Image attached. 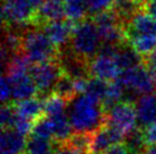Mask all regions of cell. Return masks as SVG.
I'll return each instance as SVG.
<instances>
[{
  "instance_id": "6da1fadb",
  "label": "cell",
  "mask_w": 156,
  "mask_h": 154,
  "mask_svg": "<svg viewBox=\"0 0 156 154\" xmlns=\"http://www.w3.org/2000/svg\"><path fill=\"white\" fill-rule=\"evenodd\" d=\"M72 102L69 118L75 132L92 133L106 122V113L100 101L84 93Z\"/></svg>"
},
{
  "instance_id": "7a4b0ae2",
  "label": "cell",
  "mask_w": 156,
  "mask_h": 154,
  "mask_svg": "<svg viewBox=\"0 0 156 154\" xmlns=\"http://www.w3.org/2000/svg\"><path fill=\"white\" fill-rule=\"evenodd\" d=\"M22 52L31 64H40L50 60H58L61 52L42 28L34 27L22 33Z\"/></svg>"
},
{
  "instance_id": "3957f363",
  "label": "cell",
  "mask_w": 156,
  "mask_h": 154,
  "mask_svg": "<svg viewBox=\"0 0 156 154\" xmlns=\"http://www.w3.org/2000/svg\"><path fill=\"white\" fill-rule=\"evenodd\" d=\"M71 51L90 62L100 51L101 40L92 18L79 22L71 38Z\"/></svg>"
},
{
  "instance_id": "277c9868",
  "label": "cell",
  "mask_w": 156,
  "mask_h": 154,
  "mask_svg": "<svg viewBox=\"0 0 156 154\" xmlns=\"http://www.w3.org/2000/svg\"><path fill=\"white\" fill-rule=\"evenodd\" d=\"M92 21L98 30L101 45H123L126 44L123 23L116 16V14L112 9H107L104 12L92 15Z\"/></svg>"
},
{
  "instance_id": "5b68a950",
  "label": "cell",
  "mask_w": 156,
  "mask_h": 154,
  "mask_svg": "<svg viewBox=\"0 0 156 154\" xmlns=\"http://www.w3.org/2000/svg\"><path fill=\"white\" fill-rule=\"evenodd\" d=\"M2 24L4 28L18 26H33L37 9L30 0H2Z\"/></svg>"
},
{
  "instance_id": "8992f818",
  "label": "cell",
  "mask_w": 156,
  "mask_h": 154,
  "mask_svg": "<svg viewBox=\"0 0 156 154\" xmlns=\"http://www.w3.org/2000/svg\"><path fill=\"white\" fill-rule=\"evenodd\" d=\"M137 120L138 116L136 103H133L131 100L119 101L106 113V124L117 129L124 136L137 128Z\"/></svg>"
},
{
  "instance_id": "52a82bcc",
  "label": "cell",
  "mask_w": 156,
  "mask_h": 154,
  "mask_svg": "<svg viewBox=\"0 0 156 154\" xmlns=\"http://www.w3.org/2000/svg\"><path fill=\"white\" fill-rule=\"evenodd\" d=\"M62 73H63V68L61 66L59 59L44 61L40 64H33L29 72L42 98L51 93L52 89Z\"/></svg>"
},
{
  "instance_id": "ba28073f",
  "label": "cell",
  "mask_w": 156,
  "mask_h": 154,
  "mask_svg": "<svg viewBox=\"0 0 156 154\" xmlns=\"http://www.w3.org/2000/svg\"><path fill=\"white\" fill-rule=\"evenodd\" d=\"M119 79L123 83L126 89L134 92L136 94H151L156 90L155 82L147 67L144 64L123 70L120 74Z\"/></svg>"
},
{
  "instance_id": "9c48e42d",
  "label": "cell",
  "mask_w": 156,
  "mask_h": 154,
  "mask_svg": "<svg viewBox=\"0 0 156 154\" xmlns=\"http://www.w3.org/2000/svg\"><path fill=\"white\" fill-rule=\"evenodd\" d=\"M91 77H97L104 81L111 82L119 78L122 69L117 64L115 53H104L99 52L95 58H92L89 62Z\"/></svg>"
},
{
  "instance_id": "30bf717a",
  "label": "cell",
  "mask_w": 156,
  "mask_h": 154,
  "mask_svg": "<svg viewBox=\"0 0 156 154\" xmlns=\"http://www.w3.org/2000/svg\"><path fill=\"white\" fill-rule=\"evenodd\" d=\"M124 138L123 134L105 122L91 133L90 154H105L109 147L124 142Z\"/></svg>"
},
{
  "instance_id": "8fae6325",
  "label": "cell",
  "mask_w": 156,
  "mask_h": 154,
  "mask_svg": "<svg viewBox=\"0 0 156 154\" xmlns=\"http://www.w3.org/2000/svg\"><path fill=\"white\" fill-rule=\"evenodd\" d=\"M76 22L71 19H61V21L50 22L42 27L44 33L48 35L54 45L59 50V52L64 51L66 45L71 42L73 35L74 28L76 26Z\"/></svg>"
},
{
  "instance_id": "7c38bea8",
  "label": "cell",
  "mask_w": 156,
  "mask_h": 154,
  "mask_svg": "<svg viewBox=\"0 0 156 154\" xmlns=\"http://www.w3.org/2000/svg\"><path fill=\"white\" fill-rule=\"evenodd\" d=\"M126 40L140 35H156V19L146 12H139L123 25Z\"/></svg>"
},
{
  "instance_id": "4fadbf2b",
  "label": "cell",
  "mask_w": 156,
  "mask_h": 154,
  "mask_svg": "<svg viewBox=\"0 0 156 154\" xmlns=\"http://www.w3.org/2000/svg\"><path fill=\"white\" fill-rule=\"evenodd\" d=\"M66 16L65 0H44L35 15L33 27L42 28L50 22L61 21Z\"/></svg>"
},
{
  "instance_id": "5bb4252c",
  "label": "cell",
  "mask_w": 156,
  "mask_h": 154,
  "mask_svg": "<svg viewBox=\"0 0 156 154\" xmlns=\"http://www.w3.org/2000/svg\"><path fill=\"white\" fill-rule=\"evenodd\" d=\"M8 77L12 83L14 99L13 101H21V100H25V99L34 98L35 95L39 93V90L35 85L33 78L30 76L29 73Z\"/></svg>"
},
{
  "instance_id": "9a60e30c",
  "label": "cell",
  "mask_w": 156,
  "mask_h": 154,
  "mask_svg": "<svg viewBox=\"0 0 156 154\" xmlns=\"http://www.w3.org/2000/svg\"><path fill=\"white\" fill-rule=\"evenodd\" d=\"M26 138L15 129H2L0 137V154H24Z\"/></svg>"
},
{
  "instance_id": "2e32d148",
  "label": "cell",
  "mask_w": 156,
  "mask_h": 154,
  "mask_svg": "<svg viewBox=\"0 0 156 154\" xmlns=\"http://www.w3.org/2000/svg\"><path fill=\"white\" fill-rule=\"evenodd\" d=\"M138 121L141 127L156 122V94L141 95L136 103Z\"/></svg>"
},
{
  "instance_id": "e0dca14e",
  "label": "cell",
  "mask_w": 156,
  "mask_h": 154,
  "mask_svg": "<svg viewBox=\"0 0 156 154\" xmlns=\"http://www.w3.org/2000/svg\"><path fill=\"white\" fill-rule=\"evenodd\" d=\"M17 115L34 122L44 115V103L38 98H30L21 101H12Z\"/></svg>"
},
{
  "instance_id": "ac0fdd59",
  "label": "cell",
  "mask_w": 156,
  "mask_h": 154,
  "mask_svg": "<svg viewBox=\"0 0 156 154\" xmlns=\"http://www.w3.org/2000/svg\"><path fill=\"white\" fill-rule=\"evenodd\" d=\"M52 124V141L56 144H63L69 137L72 136V124L69 121V118L65 115V112L59 115L49 117Z\"/></svg>"
},
{
  "instance_id": "d6986e66",
  "label": "cell",
  "mask_w": 156,
  "mask_h": 154,
  "mask_svg": "<svg viewBox=\"0 0 156 154\" xmlns=\"http://www.w3.org/2000/svg\"><path fill=\"white\" fill-rule=\"evenodd\" d=\"M143 7L144 0H115L111 9L124 25L136 14L141 12Z\"/></svg>"
},
{
  "instance_id": "ffe728a7",
  "label": "cell",
  "mask_w": 156,
  "mask_h": 154,
  "mask_svg": "<svg viewBox=\"0 0 156 154\" xmlns=\"http://www.w3.org/2000/svg\"><path fill=\"white\" fill-rule=\"evenodd\" d=\"M52 92L58 96H61L62 99H64L67 103L72 102L79 95L76 90H75L74 79L64 72L57 79L56 84L52 89Z\"/></svg>"
},
{
  "instance_id": "44dd1931",
  "label": "cell",
  "mask_w": 156,
  "mask_h": 154,
  "mask_svg": "<svg viewBox=\"0 0 156 154\" xmlns=\"http://www.w3.org/2000/svg\"><path fill=\"white\" fill-rule=\"evenodd\" d=\"M54 141L42 138L38 136H29L26 141L25 154H55L57 150L56 146L54 145Z\"/></svg>"
},
{
  "instance_id": "7402d4cb",
  "label": "cell",
  "mask_w": 156,
  "mask_h": 154,
  "mask_svg": "<svg viewBox=\"0 0 156 154\" xmlns=\"http://www.w3.org/2000/svg\"><path fill=\"white\" fill-rule=\"evenodd\" d=\"M89 13L87 0H65V14L66 18L73 22L86 19Z\"/></svg>"
},
{
  "instance_id": "603a6c76",
  "label": "cell",
  "mask_w": 156,
  "mask_h": 154,
  "mask_svg": "<svg viewBox=\"0 0 156 154\" xmlns=\"http://www.w3.org/2000/svg\"><path fill=\"white\" fill-rule=\"evenodd\" d=\"M90 144H91V133H79L75 132L72 134L66 142L63 144H59L62 146H66L69 149L76 151L81 154H90ZM58 145V144H57Z\"/></svg>"
},
{
  "instance_id": "cb8c5ba5",
  "label": "cell",
  "mask_w": 156,
  "mask_h": 154,
  "mask_svg": "<svg viewBox=\"0 0 156 154\" xmlns=\"http://www.w3.org/2000/svg\"><path fill=\"white\" fill-rule=\"evenodd\" d=\"M42 103H44V115L48 117L63 113L66 108V104H67V102L64 99H62L61 96L55 94L54 92L42 98Z\"/></svg>"
},
{
  "instance_id": "d4e9b609",
  "label": "cell",
  "mask_w": 156,
  "mask_h": 154,
  "mask_svg": "<svg viewBox=\"0 0 156 154\" xmlns=\"http://www.w3.org/2000/svg\"><path fill=\"white\" fill-rule=\"evenodd\" d=\"M124 143L128 146L131 154H141L147 147L145 139H144L141 128H136L131 133L128 134L124 138Z\"/></svg>"
},
{
  "instance_id": "484cf974",
  "label": "cell",
  "mask_w": 156,
  "mask_h": 154,
  "mask_svg": "<svg viewBox=\"0 0 156 154\" xmlns=\"http://www.w3.org/2000/svg\"><path fill=\"white\" fill-rule=\"evenodd\" d=\"M107 87H108V82L107 81L100 79V78H97V77H91L89 82H88L86 94L90 95L96 100L103 102L105 99V95H106V92H107Z\"/></svg>"
},
{
  "instance_id": "4316f807",
  "label": "cell",
  "mask_w": 156,
  "mask_h": 154,
  "mask_svg": "<svg viewBox=\"0 0 156 154\" xmlns=\"http://www.w3.org/2000/svg\"><path fill=\"white\" fill-rule=\"evenodd\" d=\"M32 135L47 139L52 138V124L51 120L48 116L44 115L37 119L33 122V128H32Z\"/></svg>"
},
{
  "instance_id": "83f0119b",
  "label": "cell",
  "mask_w": 156,
  "mask_h": 154,
  "mask_svg": "<svg viewBox=\"0 0 156 154\" xmlns=\"http://www.w3.org/2000/svg\"><path fill=\"white\" fill-rule=\"evenodd\" d=\"M16 117H17V112L15 110L13 103H4L1 108V113H0L1 129H13Z\"/></svg>"
},
{
  "instance_id": "f1b7e54d",
  "label": "cell",
  "mask_w": 156,
  "mask_h": 154,
  "mask_svg": "<svg viewBox=\"0 0 156 154\" xmlns=\"http://www.w3.org/2000/svg\"><path fill=\"white\" fill-rule=\"evenodd\" d=\"M114 1L115 0H87L88 7H89V13L95 15L97 13L111 9L113 4H114Z\"/></svg>"
},
{
  "instance_id": "f546056e",
  "label": "cell",
  "mask_w": 156,
  "mask_h": 154,
  "mask_svg": "<svg viewBox=\"0 0 156 154\" xmlns=\"http://www.w3.org/2000/svg\"><path fill=\"white\" fill-rule=\"evenodd\" d=\"M32 128H33V121L17 115L15 122H14L13 129H15L16 132H18L24 136H27L30 133H32Z\"/></svg>"
},
{
  "instance_id": "4dcf8cb0",
  "label": "cell",
  "mask_w": 156,
  "mask_h": 154,
  "mask_svg": "<svg viewBox=\"0 0 156 154\" xmlns=\"http://www.w3.org/2000/svg\"><path fill=\"white\" fill-rule=\"evenodd\" d=\"M143 130L144 139L147 146L156 145V122L152 125H148L145 127H140Z\"/></svg>"
},
{
  "instance_id": "1f68e13d",
  "label": "cell",
  "mask_w": 156,
  "mask_h": 154,
  "mask_svg": "<svg viewBox=\"0 0 156 154\" xmlns=\"http://www.w3.org/2000/svg\"><path fill=\"white\" fill-rule=\"evenodd\" d=\"M1 101L2 103H8L9 99L13 98V91H12V83L7 75L2 76L1 78Z\"/></svg>"
},
{
  "instance_id": "d6a6232c",
  "label": "cell",
  "mask_w": 156,
  "mask_h": 154,
  "mask_svg": "<svg viewBox=\"0 0 156 154\" xmlns=\"http://www.w3.org/2000/svg\"><path fill=\"white\" fill-rule=\"evenodd\" d=\"M144 65L147 67L149 73L152 75L153 79L156 84V50L153 53H151L148 57L144 58Z\"/></svg>"
},
{
  "instance_id": "836d02e7",
  "label": "cell",
  "mask_w": 156,
  "mask_h": 154,
  "mask_svg": "<svg viewBox=\"0 0 156 154\" xmlns=\"http://www.w3.org/2000/svg\"><path fill=\"white\" fill-rule=\"evenodd\" d=\"M105 154H131V152L126 145V143L122 142V143H117L112 147H109Z\"/></svg>"
},
{
  "instance_id": "e575fe53",
  "label": "cell",
  "mask_w": 156,
  "mask_h": 154,
  "mask_svg": "<svg viewBox=\"0 0 156 154\" xmlns=\"http://www.w3.org/2000/svg\"><path fill=\"white\" fill-rule=\"evenodd\" d=\"M143 10L156 19V0H145Z\"/></svg>"
},
{
  "instance_id": "d590c367",
  "label": "cell",
  "mask_w": 156,
  "mask_h": 154,
  "mask_svg": "<svg viewBox=\"0 0 156 154\" xmlns=\"http://www.w3.org/2000/svg\"><path fill=\"white\" fill-rule=\"evenodd\" d=\"M55 154H81V153H79V152L72 150V149H69L66 146L57 145V150L55 152Z\"/></svg>"
},
{
  "instance_id": "8d00e7d4",
  "label": "cell",
  "mask_w": 156,
  "mask_h": 154,
  "mask_svg": "<svg viewBox=\"0 0 156 154\" xmlns=\"http://www.w3.org/2000/svg\"><path fill=\"white\" fill-rule=\"evenodd\" d=\"M141 154H156V145L154 146H147L145 151Z\"/></svg>"
},
{
  "instance_id": "74e56055",
  "label": "cell",
  "mask_w": 156,
  "mask_h": 154,
  "mask_svg": "<svg viewBox=\"0 0 156 154\" xmlns=\"http://www.w3.org/2000/svg\"><path fill=\"white\" fill-rule=\"evenodd\" d=\"M30 1H31V4L33 5V7H34L37 10H38V8L41 6V4L44 2V0H30Z\"/></svg>"
},
{
  "instance_id": "f35d334b",
  "label": "cell",
  "mask_w": 156,
  "mask_h": 154,
  "mask_svg": "<svg viewBox=\"0 0 156 154\" xmlns=\"http://www.w3.org/2000/svg\"><path fill=\"white\" fill-rule=\"evenodd\" d=\"M24 154H25V153H24Z\"/></svg>"
}]
</instances>
